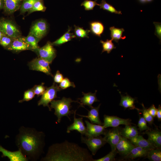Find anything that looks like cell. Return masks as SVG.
Segmentation results:
<instances>
[{
    "label": "cell",
    "mask_w": 161,
    "mask_h": 161,
    "mask_svg": "<svg viewBox=\"0 0 161 161\" xmlns=\"http://www.w3.org/2000/svg\"><path fill=\"white\" fill-rule=\"evenodd\" d=\"M61 90L59 86L54 83L52 86L46 88L45 92L38 102V106L43 105L44 107H47L49 111H51L49 104L57 97V92Z\"/></svg>",
    "instance_id": "277c9868"
},
{
    "label": "cell",
    "mask_w": 161,
    "mask_h": 161,
    "mask_svg": "<svg viewBox=\"0 0 161 161\" xmlns=\"http://www.w3.org/2000/svg\"><path fill=\"white\" fill-rule=\"evenodd\" d=\"M24 38L26 41L30 46L32 50L34 51L39 47L38 45L39 40L33 35L29 33Z\"/></svg>",
    "instance_id": "f1b7e54d"
},
{
    "label": "cell",
    "mask_w": 161,
    "mask_h": 161,
    "mask_svg": "<svg viewBox=\"0 0 161 161\" xmlns=\"http://www.w3.org/2000/svg\"><path fill=\"white\" fill-rule=\"evenodd\" d=\"M139 117L137 126L140 131L149 130V128L147 125L146 121L143 117L140 115H139Z\"/></svg>",
    "instance_id": "f35d334b"
},
{
    "label": "cell",
    "mask_w": 161,
    "mask_h": 161,
    "mask_svg": "<svg viewBox=\"0 0 161 161\" xmlns=\"http://www.w3.org/2000/svg\"><path fill=\"white\" fill-rule=\"evenodd\" d=\"M96 0L93 1L91 0H85L81 4V6H83L86 10H93L96 5L99 6Z\"/></svg>",
    "instance_id": "d590c367"
},
{
    "label": "cell",
    "mask_w": 161,
    "mask_h": 161,
    "mask_svg": "<svg viewBox=\"0 0 161 161\" xmlns=\"http://www.w3.org/2000/svg\"><path fill=\"white\" fill-rule=\"evenodd\" d=\"M92 156L86 148L67 140L52 144L41 161H93Z\"/></svg>",
    "instance_id": "7a4b0ae2"
},
{
    "label": "cell",
    "mask_w": 161,
    "mask_h": 161,
    "mask_svg": "<svg viewBox=\"0 0 161 161\" xmlns=\"http://www.w3.org/2000/svg\"><path fill=\"white\" fill-rule=\"evenodd\" d=\"M71 28L69 27L68 30L62 36L56 40L52 43L53 45L58 46L71 41L76 37L72 33L70 32Z\"/></svg>",
    "instance_id": "d4e9b609"
},
{
    "label": "cell",
    "mask_w": 161,
    "mask_h": 161,
    "mask_svg": "<svg viewBox=\"0 0 161 161\" xmlns=\"http://www.w3.org/2000/svg\"><path fill=\"white\" fill-rule=\"evenodd\" d=\"M0 152L2 153V157H7L10 161H27L28 160L19 150L12 151L4 148L0 145Z\"/></svg>",
    "instance_id": "9a60e30c"
},
{
    "label": "cell",
    "mask_w": 161,
    "mask_h": 161,
    "mask_svg": "<svg viewBox=\"0 0 161 161\" xmlns=\"http://www.w3.org/2000/svg\"><path fill=\"white\" fill-rule=\"evenodd\" d=\"M15 138L16 145L28 160L36 161L44 153L45 134L35 128L21 126Z\"/></svg>",
    "instance_id": "6da1fadb"
},
{
    "label": "cell",
    "mask_w": 161,
    "mask_h": 161,
    "mask_svg": "<svg viewBox=\"0 0 161 161\" xmlns=\"http://www.w3.org/2000/svg\"><path fill=\"white\" fill-rule=\"evenodd\" d=\"M81 140L82 143L87 145L93 155H95L97 151L107 143L104 138L100 135L88 138L81 135Z\"/></svg>",
    "instance_id": "5b68a950"
},
{
    "label": "cell",
    "mask_w": 161,
    "mask_h": 161,
    "mask_svg": "<svg viewBox=\"0 0 161 161\" xmlns=\"http://www.w3.org/2000/svg\"><path fill=\"white\" fill-rule=\"evenodd\" d=\"M121 97V100L119 104L120 106L123 107L125 109L129 108L131 109H136L139 111L138 109L135 107L134 105L135 99L129 95L127 94L126 95H122L120 92H119Z\"/></svg>",
    "instance_id": "cb8c5ba5"
},
{
    "label": "cell",
    "mask_w": 161,
    "mask_h": 161,
    "mask_svg": "<svg viewBox=\"0 0 161 161\" xmlns=\"http://www.w3.org/2000/svg\"><path fill=\"white\" fill-rule=\"evenodd\" d=\"M39 57L51 64L56 56V51L49 42L34 51Z\"/></svg>",
    "instance_id": "8992f818"
},
{
    "label": "cell",
    "mask_w": 161,
    "mask_h": 161,
    "mask_svg": "<svg viewBox=\"0 0 161 161\" xmlns=\"http://www.w3.org/2000/svg\"><path fill=\"white\" fill-rule=\"evenodd\" d=\"M149 150L139 146H134L130 152L125 157L132 159L145 157H146Z\"/></svg>",
    "instance_id": "603a6c76"
},
{
    "label": "cell",
    "mask_w": 161,
    "mask_h": 161,
    "mask_svg": "<svg viewBox=\"0 0 161 161\" xmlns=\"http://www.w3.org/2000/svg\"><path fill=\"white\" fill-rule=\"evenodd\" d=\"M86 131L85 135L88 138L97 137L101 135H105L107 130L103 125L92 124L88 121H85Z\"/></svg>",
    "instance_id": "7c38bea8"
},
{
    "label": "cell",
    "mask_w": 161,
    "mask_h": 161,
    "mask_svg": "<svg viewBox=\"0 0 161 161\" xmlns=\"http://www.w3.org/2000/svg\"><path fill=\"white\" fill-rule=\"evenodd\" d=\"M146 0V2H150L151 1H152L153 0Z\"/></svg>",
    "instance_id": "f907efd6"
},
{
    "label": "cell",
    "mask_w": 161,
    "mask_h": 161,
    "mask_svg": "<svg viewBox=\"0 0 161 161\" xmlns=\"http://www.w3.org/2000/svg\"><path fill=\"white\" fill-rule=\"evenodd\" d=\"M4 34L0 30V41L1 39Z\"/></svg>",
    "instance_id": "681fc988"
},
{
    "label": "cell",
    "mask_w": 161,
    "mask_h": 161,
    "mask_svg": "<svg viewBox=\"0 0 161 161\" xmlns=\"http://www.w3.org/2000/svg\"><path fill=\"white\" fill-rule=\"evenodd\" d=\"M7 48L9 50L16 52L27 50H32L30 46L26 41L25 38L20 36L14 38Z\"/></svg>",
    "instance_id": "4fadbf2b"
},
{
    "label": "cell",
    "mask_w": 161,
    "mask_h": 161,
    "mask_svg": "<svg viewBox=\"0 0 161 161\" xmlns=\"http://www.w3.org/2000/svg\"><path fill=\"white\" fill-rule=\"evenodd\" d=\"M43 0H38L35 2L32 7L28 11L29 13H31L36 11H44L46 8L42 2Z\"/></svg>",
    "instance_id": "836d02e7"
},
{
    "label": "cell",
    "mask_w": 161,
    "mask_h": 161,
    "mask_svg": "<svg viewBox=\"0 0 161 161\" xmlns=\"http://www.w3.org/2000/svg\"><path fill=\"white\" fill-rule=\"evenodd\" d=\"M50 63L39 57L33 59L28 63L30 69L41 72L53 77L49 66Z\"/></svg>",
    "instance_id": "52a82bcc"
},
{
    "label": "cell",
    "mask_w": 161,
    "mask_h": 161,
    "mask_svg": "<svg viewBox=\"0 0 161 161\" xmlns=\"http://www.w3.org/2000/svg\"><path fill=\"white\" fill-rule=\"evenodd\" d=\"M35 94L32 88L28 89L24 92L23 98L19 101L21 103L24 101H28L32 99L35 96Z\"/></svg>",
    "instance_id": "8d00e7d4"
},
{
    "label": "cell",
    "mask_w": 161,
    "mask_h": 161,
    "mask_svg": "<svg viewBox=\"0 0 161 161\" xmlns=\"http://www.w3.org/2000/svg\"><path fill=\"white\" fill-rule=\"evenodd\" d=\"M146 157L150 161H160L161 160V149L155 148L149 150Z\"/></svg>",
    "instance_id": "83f0119b"
},
{
    "label": "cell",
    "mask_w": 161,
    "mask_h": 161,
    "mask_svg": "<svg viewBox=\"0 0 161 161\" xmlns=\"http://www.w3.org/2000/svg\"><path fill=\"white\" fill-rule=\"evenodd\" d=\"M97 92L96 90L94 93L89 92L86 93L82 92L83 97L78 99L80 101V106L84 107V106L86 105L91 108L93 106L92 105L94 103L99 101L96 96Z\"/></svg>",
    "instance_id": "d6986e66"
},
{
    "label": "cell",
    "mask_w": 161,
    "mask_h": 161,
    "mask_svg": "<svg viewBox=\"0 0 161 161\" xmlns=\"http://www.w3.org/2000/svg\"><path fill=\"white\" fill-rule=\"evenodd\" d=\"M153 24L155 26V35L161 40V24L160 22H154Z\"/></svg>",
    "instance_id": "7bdbcfd3"
},
{
    "label": "cell",
    "mask_w": 161,
    "mask_h": 161,
    "mask_svg": "<svg viewBox=\"0 0 161 161\" xmlns=\"http://www.w3.org/2000/svg\"><path fill=\"white\" fill-rule=\"evenodd\" d=\"M145 133L148 136L147 140L156 148H161V131L158 129L146 130Z\"/></svg>",
    "instance_id": "2e32d148"
},
{
    "label": "cell",
    "mask_w": 161,
    "mask_h": 161,
    "mask_svg": "<svg viewBox=\"0 0 161 161\" xmlns=\"http://www.w3.org/2000/svg\"><path fill=\"white\" fill-rule=\"evenodd\" d=\"M0 30L4 35L13 38L20 36V32L11 21L3 19L0 21Z\"/></svg>",
    "instance_id": "9c48e42d"
},
{
    "label": "cell",
    "mask_w": 161,
    "mask_h": 161,
    "mask_svg": "<svg viewBox=\"0 0 161 161\" xmlns=\"http://www.w3.org/2000/svg\"><path fill=\"white\" fill-rule=\"evenodd\" d=\"M103 126L106 129L108 127H116L120 125H125L132 124L129 119H123L114 116L104 115Z\"/></svg>",
    "instance_id": "30bf717a"
},
{
    "label": "cell",
    "mask_w": 161,
    "mask_h": 161,
    "mask_svg": "<svg viewBox=\"0 0 161 161\" xmlns=\"http://www.w3.org/2000/svg\"><path fill=\"white\" fill-rule=\"evenodd\" d=\"M44 83H42L41 84L35 86L32 88L35 95L38 97L42 95L45 92L46 87L44 86Z\"/></svg>",
    "instance_id": "b9f144b4"
},
{
    "label": "cell",
    "mask_w": 161,
    "mask_h": 161,
    "mask_svg": "<svg viewBox=\"0 0 161 161\" xmlns=\"http://www.w3.org/2000/svg\"><path fill=\"white\" fill-rule=\"evenodd\" d=\"M121 129L118 126L107 130L104 138L110 145L112 151L116 150V146L120 141L122 136L120 134Z\"/></svg>",
    "instance_id": "ba28073f"
},
{
    "label": "cell",
    "mask_w": 161,
    "mask_h": 161,
    "mask_svg": "<svg viewBox=\"0 0 161 161\" xmlns=\"http://www.w3.org/2000/svg\"><path fill=\"white\" fill-rule=\"evenodd\" d=\"M40 0H24L20 7L21 13H24L28 11L32 7L37 1Z\"/></svg>",
    "instance_id": "4dcf8cb0"
},
{
    "label": "cell",
    "mask_w": 161,
    "mask_h": 161,
    "mask_svg": "<svg viewBox=\"0 0 161 161\" xmlns=\"http://www.w3.org/2000/svg\"><path fill=\"white\" fill-rule=\"evenodd\" d=\"M138 129L136 126L131 125H125L124 128L121 129V136L128 139H131L138 135Z\"/></svg>",
    "instance_id": "7402d4cb"
},
{
    "label": "cell",
    "mask_w": 161,
    "mask_h": 161,
    "mask_svg": "<svg viewBox=\"0 0 161 161\" xmlns=\"http://www.w3.org/2000/svg\"><path fill=\"white\" fill-rule=\"evenodd\" d=\"M109 30L111 32L110 36L112 40L118 43L120 40L126 38V36H122L123 32L124 31L123 28H118L113 26L110 27Z\"/></svg>",
    "instance_id": "4316f807"
},
{
    "label": "cell",
    "mask_w": 161,
    "mask_h": 161,
    "mask_svg": "<svg viewBox=\"0 0 161 161\" xmlns=\"http://www.w3.org/2000/svg\"><path fill=\"white\" fill-rule=\"evenodd\" d=\"M64 79V77L60 71L57 70L54 77V80L55 83H60Z\"/></svg>",
    "instance_id": "ee69618b"
},
{
    "label": "cell",
    "mask_w": 161,
    "mask_h": 161,
    "mask_svg": "<svg viewBox=\"0 0 161 161\" xmlns=\"http://www.w3.org/2000/svg\"><path fill=\"white\" fill-rule=\"evenodd\" d=\"M47 30L48 26L46 21L41 20L37 21L32 25L29 33L39 40L46 35Z\"/></svg>",
    "instance_id": "8fae6325"
},
{
    "label": "cell",
    "mask_w": 161,
    "mask_h": 161,
    "mask_svg": "<svg viewBox=\"0 0 161 161\" xmlns=\"http://www.w3.org/2000/svg\"><path fill=\"white\" fill-rule=\"evenodd\" d=\"M156 116L159 121H161V107L160 105L157 109Z\"/></svg>",
    "instance_id": "bcb514c9"
},
{
    "label": "cell",
    "mask_w": 161,
    "mask_h": 161,
    "mask_svg": "<svg viewBox=\"0 0 161 161\" xmlns=\"http://www.w3.org/2000/svg\"><path fill=\"white\" fill-rule=\"evenodd\" d=\"M90 31L95 35L100 37L104 30L103 23L99 21H92L90 23Z\"/></svg>",
    "instance_id": "484cf974"
},
{
    "label": "cell",
    "mask_w": 161,
    "mask_h": 161,
    "mask_svg": "<svg viewBox=\"0 0 161 161\" xmlns=\"http://www.w3.org/2000/svg\"><path fill=\"white\" fill-rule=\"evenodd\" d=\"M117 151L116 150L112 151L105 156L101 158L93 160V161H112L114 160Z\"/></svg>",
    "instance_id": "74e56055"
},
{
    "label": "cell",
    "mask_w": 161,
    "mask_h": 161,
    "mask_svg": "<svg viewBox=\"0 0 161 161\" xmlns=\"http://www.w3.org/2000/svg\"><path fill=\"white\" fill-rule=\"evenodd\" d=\"M76 111H75L74 113L73 122L67 127L66 132L69 133L71 131L75 130L80 133L82 135H85L86 131V127L83 121V117L79 118L76 117Z\"/></svg>",
    "instance_id": "5bb4252c"
},
{
    "label": "cell",
    "mask_w": 161,
    "mask_h": 161,
    "mask_svg": "<svg viewBox=\"0 0 161 161\" xmlns=\"http://www.w3.org/2000/svg\"><path fill=\"white\" fill-rule=\"evenodd\" d=\"M134 146L129 139L122 136L116 148L117 152L126 156Z\"/></svg>",
    "instance_id": "e0dca14e"
},
{
    "label": "cell",
    "mask_w": 161,
    "mask_h": 161,
    "mask_svg": "<svg viewBox=\"0 0 161 161\" xmlns=\"http://www.w3.org/2000/svg\"><path fill=\"white\" fill-rule=\"evenodd\" d=\"M75 35L79 38H89V33L90 32L88 30H85L83 28L74 25Z\"/></svg>",
    "instance_id": "d6a6232c"
},
{
    "label": "cell",
    "mask_w": 161,
    "mask_h": 161,
    "mask_svg": "<svg viewBox=\"0 0 161 161\" xmlns=\"http://www.w3.org/2000/svg\"><path fill=\"white\" fill-rule=\"evenodd\" d=\"M129 140L134 146L148 149L156 148L147 140L144 139L141 135H138Z\"/></svg>",
    "instance_id": "44dd1931"
},
{
    "label": "cell",
    "mask_w": 161,
    "mask_h": 161,
    "mask_svg": "<svg viewBox=\"0 0 161 161\" xmlns=\"http://www.w3.org/2000/svg\"><path fill=\"white\" fill-rule=\"evenodd\" d=\"M149 114L153 117H156L157 109L154 104L147 109Z\"/></svg>",
    "instance_id": "f6af8a7d"
},
{
    "label": "cell",
    "mask_w": 161,
    "mask_h": 161,
    "mask_svg": "<svg viewBox=\"0 0 161 161\" xmlns=\"http://www.w3.org/2000/svg\"><path fill=\"white\" fill-rule=\"evenodd\" d=\"M100 106V104L97 106H92L90 110H88L87 115L77 114L82 117H85L88 118L92 124H96L99 125H103V123L101 121L99 115V110Z\"/></svg>",
    "instance_id": "ac0fdd59"
},
{
    "label": "cell",
    "mask_w": 161,
    "mask_h": 161,
    "mask_svg": "<svg viewBox=\"0 0 161 161\" xmlns=\"http://www.w3.org/2000/svg\"><path fill=\"white\" fill-rule=\"evenodd\" d=\"M112 40L107 39L106 41H100V42L102 44L103 50L102 53L106 52L107 53H109L113 49H115L114 43L112 42Z\"/></svg>",
    "instance_id": "1f68e13d"
},
{
    "label": "cell",
    "mask_w": 161,
    "mask_h": 161,
    "mask_svg": "<svg viewBox=\"0 0 161 161\" xmlns=\"http://www.w3.org/2000/svg\"><path fill=\"white\" fill-rule=\"evenodd\" d=\"M23 0H3L5 11L9 14L13 13L20 7Z\"/></svg>",
    "instance_id": "ffe728a7"
},
{
    "label": "cell",
    "mask_w": 161,
    "mask_h": 161,
    "mask_svg": "<svg viewBox=\"0 0 161 161\" xmlns=\"http://www.w3.org/2000/svg\"><path fill=\"white\" fill-rule=\"evenodd\" d=\"M61 89H64L70 86L75 87V86L73 82H71L67 78H64L61 82L60 83L59 86Z\"/></svg>",
    "instance_id": "ab89813d"
},
{
    "label": "cell",
    "mask_w": 161,
    "mask_h": 161,
    "mask_svg": "<svg viewBox=\"0 0 161 161\" xmlns=\"http://www.w3.org/2000/svg\"><path fill=\"white\" fill-rule=\"evenodd\" d=\"M73 102L80 103L78 101H74L70 98L65 97L61 100H54L50 103V108L51 109H54V114L57 118V121L58 123L60 122L61 118L64 116H66L71 120L69 116L74 114L75 112L74 110H70L72 108L71 103Z\"/></svg>",
    "instance_id": "3957f363"
},
{
    "label": "cell",
    "mask_w": 161,
    "mask_h": 161,
    "mask_svg": "<svg viewBox=\"0 0 161 161\" xmlns=\"http://www.w3.org/2000/svg\"><path fill=\"white\" fill-rule=\"evenodd\" d=\"M14 38H11L4 34L0 41V44L4 47L8 48Z\"/></svg>",
    "instance_id": "60d3db41"
},
{
    "label": "cell",
    "mask_w": 161,
    "mask_h": 161,
    "mask_svg": "<svg viewBox=\"0 0 161 161\" xmlns=\"http://www.w3.org/2000/svg\"><path fill=\"white\" fill-rule=\"evenodd\" d=\"M3 0H0V9L3 8Z\"/></svg>",
    "instance_id": "7dc6e473"
},
{
    "label": "cell",
    "mask_w": 161,
    "mask_h": 161,
    "mask_svg": "<svg viewBox=\"0 0 161 161\" xmlns=\"http://www.w3.org/2000/svg\"><path fill=\"white\" fill-rule=\"evenodd\" d=\"M99 6L100 9H102L112 13L122 14L120 11L117 10L113 6L107 3L105 0H102Z\"/></svg>",
    "instance_id": "f546056e"
},
{
    "label": "cell",
    "mask_w": 161,
    "mask_h": 161,
    "mask_svg": "<svg viewBox=\"0 0 161 161\" xmlns=\"http://www.w3.org/2000/svg\"><path fill=\"white\" fill-rule=\"evenodd\" d=\"M142 109H140L143 115V117L149 124H152L154 122V118L148 112L147 109L145 107L143 103L141 104Z\"/></svg>",
    "instance_id": "e575fe53"
},
{
    "label": "cell",
    "mask_w": 161,
    "mask_h": 161,
    "mask_svg": "<svg viewBox=\"0 0 161 161\" xmlns=\"http://www.w3.org/2000/svg\"><path fill=\"white\" fill-rule=\"evenodd\" d=\"M138 1L142 3H145L147 2L146 0H138Z\"/></svg>",
    "instance_id": "c3c4849f"
}]
</instances>
